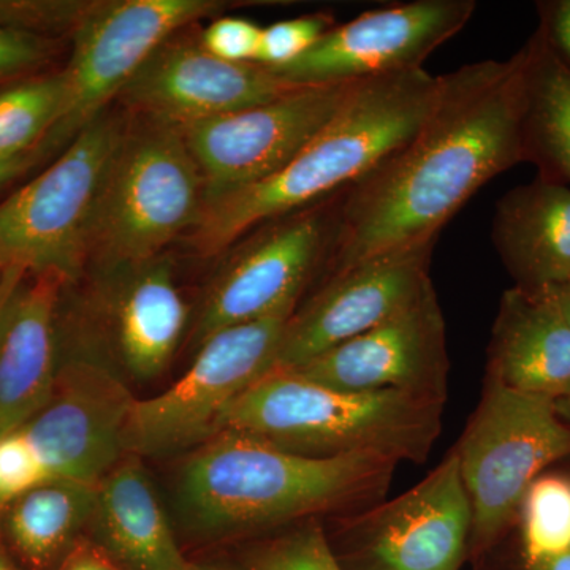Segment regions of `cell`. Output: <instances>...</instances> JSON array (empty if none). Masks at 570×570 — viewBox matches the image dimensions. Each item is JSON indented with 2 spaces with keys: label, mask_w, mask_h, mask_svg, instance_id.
Returning <instances> with one entry per match:
<instances>
[{
  "label": "cell",
  "mask_w": 570,
  "mask_h": 570,
  "mask_svg": "<svg viewBox=\"0 0 570 570\" xmlns=\"http://www.w3.org/2000/svg\"><path fill=\"white\" fill-rule=\"evenodd\" d=\"M475 9L474 0H415L365 11L330 29L298 61L273 71L294 85L314 86L423 69L466 28Z\"/></svg>",
  "instance_id": "obj_13"
},
{
  "label": "cell",
  "mask_w": 570,
  "mask_h": 570,
  "mask_svg": "<svg viewBox=\"0 0 570 570\" xmlns=\"http://www.w3.org/2000/svg\"><path fill=\"white\" fill-rule=\"evenodd\" d=\"M197 570H225V569H217V568H197Z\"/></svg>",
  "instance_id": "obj_39"
},
{
  "label": "cell",
  "mask_w": 570,
  "mask_h": 570,
  "mask_svg": "<svg viewBox=\"0 0 570 570\" xmlns=\"http://www.w3.org/2000/svg\"><path fill=\"white\" fill-rule=\"evenodd\" d=\"M67 107L63 70L41 71L0 86V159L40 148Z\"/></svg>",
  "instance_id": "obj_25"
},
{
  "label": "cell",
  "mask_w": 570,
  "mask_h": 570,
  "mask_svg": "<svg viewBox=\"0 0 570 570\" xmlns=\"http://www.w3.org/2000/svg\"><path fill=\"white\" fill-rule=\"evenodd\" d=\"M491 239L517 287L539 292L570 281V189L535 178L502 195Z\"/></svg>",
  "instance_id": "obj_21"
},
{
  "label": "cell",
  "mask_w": 570,
  "mask_h": 570,
  "mask_svg": "<svg viewBox=\"0 0 570 570\" xmlns=\"http://www.w3.org/2000/svg\"><path fill=\"white\" fill-rule=\"evenodd\" d=\"M344 193L269 220L236 250L206 296L195 343L228 326L295 313L317 266L332 257Z\"/></svg>",
  "instance_id": "obj_10"
},
{
  "label": "cell",
  "mask_w": 570,
  "mask_h": 570,
  "mask_svg": "<svg viewBox=\"0 0 570 570\" xmlns=\"http://www.w3.org/2000/svg\"><path fill=\"white\" fill-rule=\"evenodd\" d=\"M67 281L29 276L0 336V436L50 403L61 363V306Z\"/></svg>",
  "instance_id": "obj_19"
},
{
  "label": "cell",
  "mask_w": 570,
  "mask_h": 570,
  "mask_svg": "<svg viewBox=\"0 0 570 570\" xmlns=\"http://www.w3.org/2000/svg\"><path fill=\"white\" fill-rule=\"evenodd\" d=\"M299 88L261 63H235L216 58L200 40L171 37L165 41L119 99L134 115L189 127L269 102Z\"/></svg>",
  "instance_id": "obj_16"
},
{
  "label": "cell",
  "mask_w": 570,
  "mask_h": 570,
  "mask_svg": "<svg viewBox=\"0 0 570 570\" xmlns=\"http://www.w3.org/2000/svg\"><path fill=\"white\" fill-rule=\"evenodd\" d=\"M253 570H343L316 523L288 532L250 557Z\"/></svg>",
  "instance_id": "obj_27"
},
{
  "label": "cell",
  "mask_w": 570,
  "mask_h": 570,
  "mask_svg": "<svg viewBox=\"0 0 570 570\" xmlns=\"http://www.w3.org/2000/svg\"><path fill=\"white\" fill-rule=\"evenodd\" d=\"M434 246L436 242H428L390 250L330 277L288 318L273 371L306 365L411 305L431 284Z\"/></svg>",
  "instance_id": "obj_14"
},
{
  "label": "cell",
  "mask_w": 570,
  "mask_h": 570,
  "mask_svg": "<svg viewBox=\"0 0 570 570\" xmlns=\"http://www.w3.org/2000/svg\"><path fill=\"white\" fill-rule=\"evenodd\" d=\"M396 464L374 455L313 459L225 430L184 461L175 502L190 531L224 538L379 497Z\"/></svg>",
  "instance_id": "obj_3"
},
{
  "label": "cell",
  "mask_w": 570,
  "mask_h": 570,
  "mask_svg": "<svg viewBox=\"0 0 570 570\" xmlns=\"http://www.w3.org/2000/svg\"><path fill=\"white\" fill-rule=\"evenodd\" d=\"M97 294L108 343L135 381H153L170 363L187 322V306L165 258L108 269Z\"/></svg>",
  "instance_id": "obj_18"
},
{
  "label": "cell",
  "mask_w": 570,
  "mask_h": 570,
  "mask_svg": "<svg viewBox=\"0 0 570 570\" xmlns=\"http://www.w3.org/2000/svg\"><path fill=\"white\" fill-rule=\"evenodd\" d=\"M292 371L343 392L397 390L445 401L448 337L433 283L395 316Z\"/></svg>",
  "instance_id": "obj_15"
},
{
  "label": "cell",
  "mask_w": 570,
  "mask_h": 570,
  "mask_svg": "<svg viewBox=\"0 0 570 570\" xmlns=\"http://www.w3.org/2000/svg\"><path fill=\"white\" fill-rule=\"evenodd\" d=\"M28 275L21 269H6L0 272V336L6 328L7 321L13 307L17 295L20 294L22 284L28 279Z\"/></svg>",
  "instance_id": "obj_34"
},
{
  "label": "cell",
  "mask_w": 570,
  "mask_h": 570,
  "mask_svg": "<svg viewBox=\"0 0 570 570\" xmlns=\"http://www.w3.org/2000/svg\"><path fill=\"white\" fill-rule=\"evenodd\" d=\"M523 547L528 568L570 551V479L540 475L523 502Z\"/></svg>",
  "instance_id": "obj_26"
},
{
  "label": "cell",
  "mask_w": 570,
  "mask_h": 570,
  "mask_svg": "<svg viewBox=\"0 0 570 570\" xmlns=\"http://www.w3.org/2000/svg\"><path fill=\"white\" fill-rule=\"evenodd\" d=\"M535 294L543 296L557 309V313L564 318L566 324L570 326V281L542 288Z\"/></svg>",
  "instance_id": "obj_35"
},
{
  "label": "cell",
  "mask_w": 570,
  "mask_h": 570,
  "mask_svg": "<svg viewBox=\"0 0 570 570\" xmlns=\"http://www.w3.org/2000/svg\"><path fill=\"white\" fill-rule=\"evenodd\" d=\"M58 55L56 37L0 22V86L45 71Z\"/></svg>",
  "instance_id": "obj_29"
},
{
  "label": "cell",
  "mask_w": 570,
  "mask_h": 570,
  "mask_svg": "<svg viewBox=\"0 0 570 570\" xmlns=\"http://www.w3.org/2000/svg\"><path fill=\"white\" fill-rule=\"evenodd\" d=\"M335 26V18L328 13L306 14L294 20L275 22L262 29L257 63L272 70L291 66Z\"/></svg>",
  "instance_id": "obj_28"
},
{
  "label": "cell",
  "mask_w": 570,
  "mask_h": 570,
  "mask_svg": "<svg viewBox=\"0 0 570 570\" xmlns=\"http://www.w3.org/2000/svg\"><path fill=\"white\" fill-rule=\"evenodd\" d=\"M539 29L570 67V0L538 2Z\"/></svg>",
  "instance_id": "obj_31"
},
{
  "label": "cell",
  "mask_w": 570,
  "mask_h": 570,
  "mask_svg": "<svg viewBox=\"0 0 570 570\" xmlns=\"http://www.w3.org/2000/svg\"><path fill=\"white\" fill-rule=\"evenodd\" d=\"M135 397L111 367L78 354H61L50 403L17 428L45 483L99 485L126 456L124 431Z\"/></svg>",
  "instance_id": "obj_11"
},
{
  "label": "cell",
  "mask_w": 570,
  "mask_h": 570,
  "mask_svg": "<svg viewBox=\"0 0 570 570\" xmlns=\"http://www.w3.org/2000/svg\"><path fill=\"white\" fill-rule=\"evenodd\" d=\"M262 28L243 18H216L200 36L202 47L216 58L235 63H257Z\"/></svg>",
  "instance_id": "obj_30"
},
{
  "label": "cell",
  "mask_w": 570,
  "mask_h": 570,
  "mask_svg": "<svg viewBox=\"0 0 570 570\" xmlns=\"http://www.w3.org/2000/svg\"><path fill=\"white\" fill-rule=\"evenodd\" d=\"M292 314L228 326L206 337L176 384L160 395L134 401L124 431L126 455H168L217 436L236 401L275 370Z\"/></svg>",
  "instance_id": "obj_7"
},
{
  "label": "cell",
  "mask_w": 570,
  "mask_h": 570,
  "mask_svg": "<svg viewBox=\"0 0 570 570\" xmlns=\"http://www.w3.org/2000/svg\"><path fill=\"white\" fill-rule=\"evenodd\" d=\"M554 407H557V414L560 415L562 422L570 423V395L554 401Z\"/></svg>",
  "instance_id": "obj_38"
},
{
  "label": "cell",
  "mask_w": 570,
  "mask_h": 570,
  "mask_svg": "<svg viewBox=\"0 0 570 570\" xmlns=\"http://www.w3.org/2000/svg\"><path fill=\"white\" fill-rule=\"evenodd\" d=\"M112 153L91 232L100 272L159 258L197 224L205 184L183 127L134 115Z\"/></svg>",
  "instance_id": "obj_5"
},
{
  "label": "cell",
  "mask_w": 570,
  "mask_h": 570,
  "mask_svg": "<svg viewBox=\"0 0 570 570\" xmlns=\"http://www.w3.org/2000/svg\"><path fill=\"white\" fill-rule=\"evenodd\" d=\"M356 82L299 86L269 102L184 127L205 198L279 170L335 118Z\"/></svg>",
  "instance_id": "obj_12"
},
{
  "label": "cell",
  "mask_w": 570,
  "mask_h": 570,
  "mask_svg": "<svg viewBox=\"0 0 570 570\" xmlns=\"http://www.w3.org/2000/svg\"><path fill=\"white\" fill-rule=\"evenodd\" d=\"M59 151H61V149H59L50 138L45 145L33 149L31 153L0 159V194L9 189L11 184L20 181L26 175L31 174L32 170L40 167L48 157L51 159V157Z\"/></svg>",
  "instance_id": "obj_32"
},
{
  "label": "cell",
  "mask_w": 570,
  "mask_h": 570,
  "mask_svg": "<svg viewBox=\"0 0 570 570\" xmlns=\"http://www.w3.org/2000/svg\"><path fill=\"white\" fill-rule=\"evenodd\" d=\"M363 570H460L472 509L456 452L356 527Z\"/></svg>",
  "instance_id": "obj_17"
},
{
  "label": "cell",
  "mask_w": 570,
  "mask_h": 570,
  "mask_svg": "<svg viewBox=\"0 0 570 570\" xmlns=\"http://www.w3.org/2000/svg\"><path fill=\"white\" fill-rule=\"evenodd\" d=\"M104 111L47 168L0 198V272L75 283L89 261L94 213L126 127Z\"/></svg>",
  "instance_id": "obj_6"
},
{
  "label": "cell",
  "mask_w": 570,
  "mask_h": 570,
  "mask_svg": "<svg viewBox=\"0 0 570 570\" xmlns=\"http://www.w3.org/2000/svg\"><path fill=\"white\" fill-rule=\"evenodd\" d=\"M527 48L439 77L417 132L344 193L332 276L439 234L498 175L524 163Z\"/></svg>",
  "instance_id": "obj_1"
},
{
  "label": "cell",
  "mask_w": 570,
  "mask_h": 570,
  "mask_svg": "<svg viewBox=\"0 0 570 570\" xmlns=\"http://www.w3.org/2000/svg\"><path fill=\"white\" fill-rule=\"evenodd\" d=\"M490 351L491 376L508 387L553 401L570 395V326L535 292H505Z\"/></svg>",
  "instance_id": "obj_22"
},
{
  "label": "cell",
  "mask_w": 570,
  "mask_h": 570,
  "mask_svg": "<svg viewBox=\"0 0 570 570\" xmlns=\"http://www.w3.org/2000/svg\"><path fill=\"white\" fill-rule=\"evenodd\" d=\"M530 570H570V551L569 553L561 554V557L553 558V560L531 566Z\"/></svg>",
  "instance_id": "obj_36"
},
{
  "label": "cell",
  "mask_w": 570,
  "mask_h": 570,
  "mask_svg": "<svg viewBox=\"0 0 570 570\" xmlns=\"http://www.w3.org/2000/svg\"><path fill=\"white\" fill-rule=\"evenodd\" d=\"M524 163L539 178L570 183V67L538 31L524 45Z\"/></svg>",
  "instance_id": "obj_24"
},
{
  "label": "cell",
  "mask_w": 570,
  "mask_h": 570,
  "mask_svg": "<svg viewBox=\"0 0 570 570\" xmlns=\"http://www.w3.org/2000/svg\"><path fill=\"white\" fill-rule=\"evenodd\" d=\"M444 403L397 390L343 392L294 371H272L230 407L223 431L313 459L374 455L422 463L441 433Z\"/></svg>",
  "instance_id": "obj_4"
},
{
  "label": "cell",
  "mask_w": 570,
  "mask_h": 570,
  "mask_svg": "<svg viewBox=\"0 0 570 570\" xmlns=\"http://www.w3.org/2000/svg\"><path fill=\"white\" fill-rule=\"evenodd\" d=\"M56 570H121L88 538L81 539Z\"/></svg>",
  "instance_id": "obj_33"
},
{
  "label": "cell",
  "mask_w": 570,
  "mask_h": 570,
  "mask_svg": "<svg viewBox=\"0 0 570 570\" xmlns=\"http://www.w3.org/2000/svg\"><path fill=\"white\" fill-rule=\"evenodd\" d=\"M86 538L121 570H197L138 456H124L100 480Z\"/></svg>",
  "instance_id": "obj_20"
},
{
  "label": "cell",
  "mask_w": 570,
  "mask_h": 570,
  "mask_svg": "<svg viewBox=\"0 0 570 570\" xmlns=\"http://www.w3.org/2000/svg\"><path fill=\"white\" fill-rule=\"evenodd\" d=\"M438 86L423 69L356 82L335 118L279 170L205 198L190 247L204 257L223 254L269 220L346 193L414 137Z\"/></svg>",
  "instance_id": "obj_2"
},
{
  "label": "cell",
  "mask_w": 570,
  "mask_h": 570,
  "mask_svg": "<svg viewBox=\"0 0 570 570\" xmlns=\"http://www.w3.org/2000/svg\"><path fill=\"white\" fill-rule=\"evenodd\" d=\"M219 0H115L88 3L75 26L63 67L67 107L50 138L63 149L107 111L142 63L165 41L202 18L227 9Z\"/></svg>",
  "instance_id": "obj_9"
},
{
  "label": "cell",
  "mask_w": 570,
  "mask_h": 570,
  "mask_svg": "<svg viewBox=\"0 0 570 570\" xmlns=\"http://www.w3.org/2000/svg\"><path fill=\"white\" fill-rule=\"evenodd\" d=\"M472 509V532L490 542L515 517L540 472L570 455V428L550 397L528 395L491 376L455 450Z\"/></svg>",
  "instance_id": "obj_8"
},
{
  "label": "cell",
  "mask_w": 570,
  "mask_h": 570,
  "mask_svg": "<svg viewBox=\"0 0 570 570\" xmlns=\"http://www.w3.org/2000/svg\"><path fill=\"white\" fill-rule=\"evenodd\" d=\"M97 487L73 480L41 483L0 513V538L22 570H56L88 535Z\"/></svg>",
  "instance_id": "obj_23"
},
{
  "label": "cell",
  "mask_w": 570,
  "mask_h": 570,
  "mask_svg": "<svg viewBox=\"0 0 570 570\" xmlns=\"http://www.w3.org/2000/svg\"><path fill=\"white\" fill-rule=\"evenodd\" d=\"M0 570H22L18 562L11 558L7 547L3 546L2 538H0Z\"/></svg>",
  "instance_id": "obj_37"
}]
</instances>
